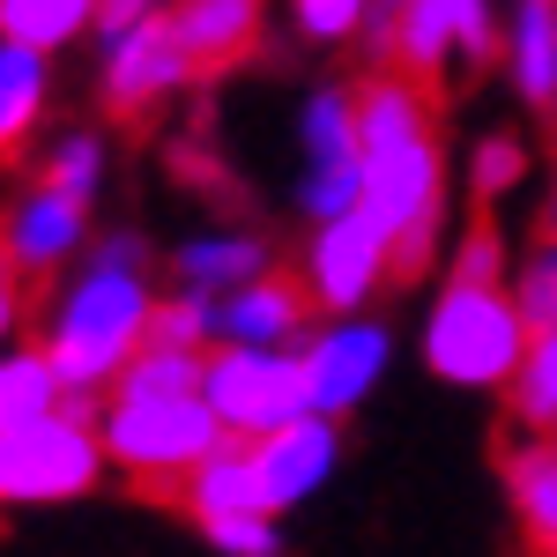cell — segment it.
Here are the masks:
<instances>
[{
	"label": "cell",
	"mask_w": 557,
	"mask_h": 557,
	"mask_svg": "<svg viewBox=\"0 0 557 557\" xmlns=\"http://www.w3.org/2000/svg\"><path fill=\"white\" fill-rule=\"evenodd\" d=\"M164 290L149 283V238L134 231H104L89 246V268H75V283L60 290L52 320H45V357L67 394H112L120 372L149 349Z\"/></svg>",
	"instance_id": "cell-1"
},
{
	"label": "cell",
	"mask_w": 557,
	"mask_h": 557,
	"mask_svg": "<svg viewBox=\"0 0 557 557\" xmlns=\"http://www.w3.org/2000/svg\"><path fill=\"white\" fill-rule=\"evenodd\" d=\"M97 417H104V401L67 394L60 417L0 431V506H67V498L97 491V475L112 469Z\"/></svg>",
	"instance_id": "cell-5"
},
{
	"label": "cell",
	"mask_w": 557,
	"mask_h": 557,
	"mask_svg": "<svg viewBox=\"0 0 557 557\" xmlns=\"http://www.w3.org/2000/svg\"><path fill=\"white\" fill-rule=\"evenodd\" d=\"M454 30H461V60H491V45H498L491 0H454Z\"/></svg>",
	"instance_id": "cell-31"
},
{
	"label": "cell",
	"mask_w": 557,
	"mask_h": 557,
	"mask_svg": "<svg viewBox=\"0 0 557 557\" xmlns=\"http://www.w3.org/2000/svg\"><path fill=\"white\" fill-rule=\"evenodd\" d=\"M401 8H409V0H380V8H372V30H364L372 52H394V15H401Z\"/></svg>",
	"instance_id": "cell-34"
},
{
	"label": "cell",
	"mask_w": 557,
	"mask_h": 557,
	"mask_svg": "<svg viewBox=\"0 0 557 557\" xmlns=\"http://www.w3.org/2000/svg\"><path fill=\"white\" fill-rule=\"evenodd\" d=\"M201 386H209V357L149 343L127 372H120V386H112V394H201Z\"/></svg>",
	"instance_id": "cell-24"
},
{
	"label": "cell",
	"mask_w": 557,
	"mask_h": 557,
	"mask_svg": "<svg viewBox=\"0 0 557 557\" xmlns=\"http://www.w3.org/2000/svg\"><path fill=\"white\" fill-rule=\"evenodd\" d=\"M67 409V386L52 372V357L38 343H15L0 349V431H23V424H45Z\"/></svg>",
	"instance_id": "cell-18"
},
{
	"label": "cell",
	"mask_w": 557,
	"mask_h": 557,
	"mask_svg": "<svg viewBox=\"0 0 557 557\" xmlns=\"http://www.w3.org/2000/svg\"><path fill=\"white\" fill-rule=\"evenodd\" d=\"M186 83H194V60L178 52L172 15L97 38V97H104L112 120H149V112H157L172 89H186Z\"/></svg>",
	"instance_id": "cell-8"
},
{
	"label": "cell",
	"mask_w": 557,
	"mask_h": 557,
	"mask_svg": "<svg viewBox=\"0 0 557 557\" xmlns=\"http://www.w3.org/2000/svg\"><path fill=\"white\" fill-rule=\"evenodd\" d=\"M149 343H164V349H194V357H215V298H201V290H164V305H157V327H149Z\"/></svg>",
	"instance_id": "cell-25"
},
{
	"label": "cell",
	"mask_w": 557,
	"mask_h": 557,
	"mask_svg": "<svg viewBox=\"0 0 557 557\" xmlns=\"http://www.w3.org/2000/svg\"><path fill=\"white\" fill-rule=\"evenodd\" d=\"M172 275H178V290L231 298V290H246V283L275 275V268H268V246H260L253 231H194V238H178Z\"/></svg>",
	"instance_id": "cell-14"
},
{
	"label": "cell",
	"mask_w": 557,
	"mask_h": 557,
	"mask_svg": "<svg viewBox=\"0 0 557 557\" xmlns=\"http://www.w3.org/2000/svg\"><path fill=\"white\" fill-rule=\"evenodd\" d=\"M15 327H23V275L0 246V349H15Z\"/></svg>",
	"instance_id": "cell-33"
},
{
	"label": "cell",
	"mask_w": 557,
	"mask_h": 557,
	"mask_svg": "<svg viewBox=\"0 0 557 557\" xmlns=\"http://www.w3.org/2000/svg\"><path fill=\"white\" fill-rule=\"evenodd\" d=\"M172 38L194 75H223L260 45V0H186L172 15Z\"/></svg>",
	"instance_id": "cell-13"
},
{
	"label": "cell",
	"mask_w": 557,
	"mask_h": 557,
	"mask_svg": "<svg viewBox=\"0 0 557 557\" xmlns=\"http://www.w3.org/2000/svg\"><path fill=\"white\" fill-rule=\"evenodd\" d=\"M528 320L506 290H475V283H446L424 312V364L431 380L469 386V394H506L513 372L528 364Z\"/></svg>",
	"instance_id": "cell-3"
},
{
	"label": "cell",
	"mask_w": 557,
	"mask_h": 557,
	"mask_svg": "<svg viewBox=\"0 0 557 557\" xmlns=\"http://www.w3.org/2000/svg\"><path fill=\"white\" fill-rule=\"evenodd\" d=\"M520 178H528V149H520V134H483L469 157V186L475 201H506Z\"/></svg>",
	"instance_id": "cell-28"
},
{
	"label": "cell",
	"mask_w": 557,
	"mask_h": 557,
	"mask_svg": "<svg viewBox=\"0 0 557 557\" xmlns=\"http://www.w3.org/2000/svg\"><path fill=\"white\" fill-rule=\"evenodd\" d=\"M201 543L215 557H283V520L275 513H246V520H209Z\"/></svg>",
	"instance_id": "cell-30"
},
{
	"label": "cell",
	"mask_w": 557,
	"mask_h": 557,
	"mask_svg": "<svg viewBox=\"0 0 557 557\" xmlns=\"http://www.w3.org/2000/svg\"><path fill=\"white\" fill-rule=\"evenodd\" d=\"M298 149H305V164H349L357 157V97L343 83L312 89L298 104Z\"/></svg>",
	"instance_id": "cell-21"
},
{
	"label": "cell",
	"mask_w": 557,
	"mask_h": 557,
	"mask_svg": "<svg viewBox=\"0 0 557 557\" xmlns=\"http://www.w3.org/2000/svg\"><path fill=\"white\" fill-rule=\"evenodd\" d=\"M357 157H364V209L394 238L401 275L424 268L446 215V164H438L431 104L409 75H380L357 89Z\"/></svg>",
	"instance_id": "cell-2"
},
{
	"label": "cell",
	"mask_w": 557,
	"mask_h": 557,
	"mask_svg": "<svg viewBox=\"0 0 557 557\" xmlns=\"http://www.w3.org/2000/svg\"><path fill=\"white\" fill-rule=\"evenodd\" d=\"M513 305L528 320V335H557V246H535L513 268Z\"/></svg>",
	"instance_id": "cell-26"
},
{
	"label": "cell",
	"mask_w": 557,
	"mask_h": 557,
	"mask_svg": "<svg viewBox=\"0 0 557 557\" xmlns=\"http://www.w3.org/2000/svg\"><path fill=\"white\" fill-rule=\"evenodd\" d=\"M386 275H401V260H394V238L380 231V215L357 209L343 223H320L312 238H305V298L312 312H327V320H357L364 305L380 298Z\"/></svg>",
	"instance_id": "cell-7"
},
{
	"label": "cell",
	"mask_w": 557,
	"mask_h": 557,
	"mask_svg": "<svg viewBox=\"0 0 557 557\" xmlns=\"http://www.w3.org/2000/svg\"><path fill=\"white\" fill-rule=\"evenodd\" d=\"M186 0H97V38L112 30H134V23H157V15H178Z\"/></svg>",
	"instance_id": "cell-32"
},
{
	"label": "cell",
	"mask_w": 557,
	"mask_h": 557,
	"mask_svg": "<svg viewBox=\"0 0 557 557\" xmlns=\"http://www.w3.org/2000/svg\"><path fill=\"white\" fill-rule=\"evenodd\" d=\"M253 469H260V498H268V513H298L305 498H320L327 491V475L343 469V424L335 417H305V424L275 431V438H260L253 446Z\"/></svg>",
	"instance_id": "cell-11"
},
{
	"label": "cell",
	"mask_w": 557,
	"mask_h": 557,
	"mask_svg": "<svg viewBox=\"0 0 557 557\" xmlns=\"http://www.w3.org/2000/svg\"><path fill=\"white\" fill-rule=\"evenodd\" d=\"M178 506L194 513V528H209V520H246V513H268V498H260V469H253V446H223L209 454L201 469L178 483Z\"/></svg>",
	"instance_id": "cell-15"
},
{
	"label": "cell",
	"mask_w": 557,
	"mask_h": 557,
	"mask_svg": "<svg viewBox=\"0 0 557 557\" xmlns=\"http://www.w3.org/2000/svg\"><path fill=\"white\" fill-rule=\"evenodd\" d=\"M372 8L380 0H290V23H298V38L312 45H349L372 30Z\"/></svg>",
	"instance_id": "cell-27"
},
{
	"label": "cell",
	"mask_w": 557,
	"mask_h": 557,
	"mask_svg": "<svg viewBox=\"0 0 557 557\" xmlns=\"http://www.w3.org/2000/svg\"><path fill=\"white\" fill-rule=\"evenodd\" d=\"M83 30H97V0H0V45H23L38 60H52Z\"/></svg>",
	"instance_id": "cell-19"
},
{
	"label": "cell",
	"mask_w": 557,
	"mask_h": 557,
	"mask_svg": "<svg viewBox=\"0 0 557 557\" xmlns=\"http://www.w3.org/2000/svg\"><path fill=\"white\" fill-rule=\"evenodd\" d=\"M543 246H557V178H550V201H543Z\"/></svg>",
	"instance_id": "cell-35"
},
{
	"label": "cell",
	"mask_w": 557,
	"mask_h": 557,
	"mask_svg": "<svg viewBox=\"0 0 557 557\" xmlns=\"http://www.w3.org/2000/svg\"><path fill=\"white\" fill-rule=\"evenodd\" d=\"M506 67H513V89L528 104H557V0H513Z\"/></svg>",
	"instance_id": "cell-17"
},
{
	"label": "cell",
	"mask_w": 557,
	"mask_h": 557,
	"mask_svg": "<svg viewBox=\"0 0 557 557\" xmlns=\"http://www.w3.org/2000/svg\"><path fill=\"white\" fill-rule=\"evenodd\" d=\"M446 283H475V290H506V238L491 223H469L461 246H454V268Z\"/></svg>",
	"instance_id": "cell-29"
},
{
	"label": "cell",
	"mask_w": 557,
	"mask_h": 557,
	"mask_svg": "<svg viewBox=\"0 0 557 557\" xmlns=\"http://www.w3.org/2000/svg\"><path fill=\"white\" fill-rule=\"evenodd\" d=\"M506 498H513L520 535L543 557H557V438H528L506 454Z\"/></svg>",
	"instance_id": "cell-16"
},
{
	"label": "cell",
	"mask_w": 557,
	"mask_h": 557,
	"mask_svg": "<svg viewBox=\"0 0 557 557\" xmlns=\"http://www.w3.org/2000/svg\"><path fill=\"white\" fill-rule=\"evenodd\" d=\"M0 246H8V260H15L23 283H45L52 268L83 260V246H89V201H75V194H60V186L30 178V186H15L8 209H0Z\"/></svg>",
	"instance_id": "cell-10"
},
{
	"label": "cell",
	"mask_w": 557,
	"mask_h": 557,
	"mask_svg": "<svg viewBox=\"0 0 557 557\" xmlns=\"http://www.w3.org/2000/svg\"><path fill=\"white\" fill-rule=\"evenodd\" d=\"M209 409L238 446H260L275 431L312 417V386H305L298 349H215L209 357Z\"/></svg>",
	"instance_id": "cell-6"
},
{
	"label": "cell",
	"mask_w": 557,
	"mask_h": 557,
	"mask_svg": "<svg viewBox=\"0 0 557 557\" xmlns=\"http://www.w3.org/2000/svg\"><path fill=\"white\" fill-rule=\"evenodd\" d=\"M305 335H312V298L290 275H260L215 298V349H305Z\"/></svg>",
	"instance_id": "cell-12"
},
{
	"label": "cell",
	"mask_w": 557,
	"mask_h": 557,
	"mask_svg": "<svg viewBox=\"0 0 557 557\" xmlns=\"http://www.w3.org/2000/svg\"><path fill=\"white\" fill-rule=\"evenodd\" d=\"M97 431H104V461L127 469L134 483H186L209 454L231 446L209 394H104Z\"/></svg>",
	"instance_id": "cell-4"
},
{
	"label": "cell",
	"mask_w": 557,
	"mask_h": 557,
	"mask_svg": "<svg viewBox=\"0 0 557 557\" xmlns=\"http://www.w3.org/2000/svg\"><path fill=\"white\" fill-rule=\"evenodd\" d=\"M104 172H112V149H104V134H97V127L52 134L45 157H38V178H45V186H60V194H75V201H97Z\"/></svg>",
	"instance_id": "cell-22"
},
{
	"label": "cell",
	"mask_w": 557,
	"mask_h": 557,
	"mask_svg": "<svg viewBox=\"0 0 557 557\" xmlns=\"http://www.w3.org/2000/svg\"><path fill=\"white\" fill-rule=\"evenodd\" d=\"M506 409L528 438H557V335H535L528 343V364L506 386Z\"/></svg>",
	"instance_id": "cell-23"
},
{
	"label": "cell",
	"mask_w": 557,
	"mask_h": 557,
	"mask_svg": "<svg viewBox=\"0 0 557 557\" xmlns=\"http://www.w3.org/2000/svg\"><path fill=\"white\" fill-rule=\"evenodd\" d=\"M45 89H52V60L0 45V157H15V141H30L45 120Z\"/></svg>",
	"instance_id": "cell-20"
},
{
	"label": "cell",
	"mask_w": 557,
	"mask_h": 557,
	"mask_svg": "<svg viewBox=\"0 0 557 557\" xmlns=\"http://www.w3.org/2000/svg\"><path fill=\"white\" fill-rule=\"evenodd\" d=\"M298 357H305V386H312V417H335V424H343L349 409L386 380V364H394V327L372 320V312L327 320V327L305 335Z\"/></svg>",
	"instance_id": "cell-9"
}]
</instances>
